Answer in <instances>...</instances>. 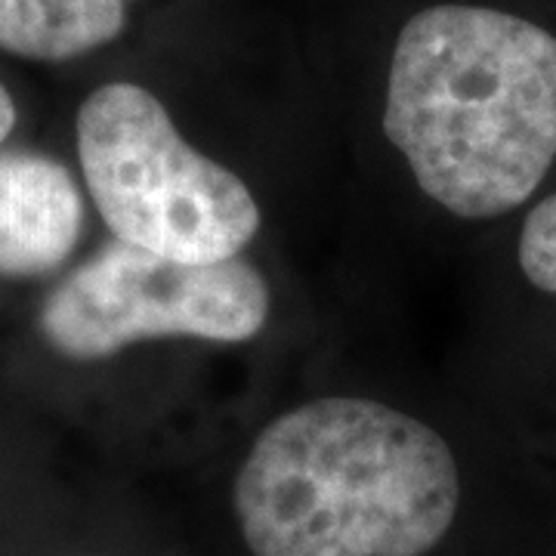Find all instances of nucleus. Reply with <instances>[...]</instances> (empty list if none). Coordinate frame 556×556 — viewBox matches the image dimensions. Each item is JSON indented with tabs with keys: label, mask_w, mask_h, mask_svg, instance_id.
<instances>
[{
	"label": "nucleus",
	"mask_w": 556,
	"mask_h": 556,
	"mask_svg": "<svg viewBox=\"0 0 556 556\" xmlns=\"http://www.w3.org/2000/svg\"><path fill=\"white\" fill-rule=\"evenodd\" d=\"M383 134L455 217L526 204L556 161V38L492 7L420 10L390 60Z\"/></svg>",
	"instance_id": "f257e3e1"
},
{
	"label": "nucleus",
	"mask_w": 556,
	"mask_h": 556,
	"mask_svg": "<svg viewBox=\"0 0 556 556\" xmlns=\"http://www.w3.org/2000/svg\"><path fill=\"white\" fill-rule=\"evenodd\" d=\"M254 556H424L452 529L448 442L371 399H316L276 417L236 477Z\"/></svg>",
	"instance_id": "f03ea898"
},
{
	"label": "nucleus",
	"mask_w": 556,
	"mask_h": 556,
	"mask_svg": "<svg viewBox=\"0 0 556 556\" xmlns=\"http://www.w3.org/2000/svg\"><path fill=\"white\" fill-rule=\"evenodd\" d=\"M87 192L112 236L192 263L241 257L260 204L232 170L195 152L146 87L115 80L78 112Z\"/></svg>",
	"instance_id": "7ed1b4c3"
},
{
	"label": "nucleus",
	"mask_w": 556,
	"mask_h": 556,
	"mask_svg": "<svg viewBox=\"0 0 556 556\" xmlns=\"http://www.w3.org/2000/svg\"><path fill=\"white\" fill-rule=\"evenodd\" d=\"M269 285L241 257L192 263L112 239L40 306V331L68 358H105L139 340L244 343L266 328Z\"/></svg>",
	"instance_id": "20e7f679"
},
{
	"label": "nucleus",
	"mask_w": 556,
	"mask_h": 556,
	"mask_svg": "<svg viewBox=\"0 0 556 556\" xmlns=\"http://www.w3.org/2000/svg\"><path fill=\"white\" fill-rule=\"evenodd\" d=\"M84 199L72 170L43 152H0V276L38 278L78 248Z\"/></svg>",
	"instance_id": "39448f33"
},
{
	"label": "nucleus",
	"mask_w": 556,
	"mask_h": 556,
	"mask_svg": "<svg viewBox=\"0 0 556 556\" xmlns=\"http://www.w3.org/2000/svg\"><path fill=\"white\" fill-rule=\"evenodd\" d=\"M130 0H0V50L65 62L118 38Z\"/></svg>",
	"instance_id": "423d86ee"
},
{
	"label": "nucleus",
	"mask_w": 556,
	"mask_h": 556,
	"mask_svg": "<svg viewBox=\"0 0 556 556\" xmlns=\"http://www.w3.org/2000/svg\"><path fill=\"white\" fill-rule=\"evenodd\" d=\"M519 266L532 288L556 298V195L538 201L522 223Z\"/></svg>",
	"instance_id": "0eeeda50"
},
{
	"label": "nucleus",
	"mask_w": 556,
	"mask_h": 556,
	"mask_svg": "<svg viewBox=\"0 0 556 556\" xmlns=\"http://www.w3.org/2000/svg\"><path fill=\"white\" fill-rule=\"evenodd\" d=\"M16 127V105H13V97L7 93V87L0 84V142L13 134Z\"/></svg>",
	"instance_id": "6e6552de"
}]
</instances>
